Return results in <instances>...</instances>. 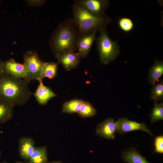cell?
Returning a JSON list of instances; mask_svg holds the SVG:
<instances>
[{"label": "cell", "mask_w": 163, "mask_h": 163, "mask_svg": "<svg viewBox=\"0 0 163 163\" xmlns=\"http://www.w3.org/2000/svg\"><path fill=\"white\" fill-rule=\"evenodd\" d=\"M77 113L81 117L85 118L95 116L97 111L91 104L84 101Z\"/></svg>", "instance_id": "ffe728a7"}, {"label": "cell", "mask_w": 163, "mask_h": 163, "mask_svg": "<svg viewBox=\"0 0 163 163\" xmlns=\"http://www.w3.org/2000/svg\"><path fill=\"white\" fill-rule=\"evenodd\" d=\"M15 163H23L21 161H18L16 162Z\"/></svg>", "instance_id": "4316f807"}, {"label": "cell", "mask_w": 163, "mask_h": 163, "mask_svg": "<svg viewBox=\"0 0 163 163\" xmlns=\"http://www.w3.org/2000/svg\"><path fill=\"white\" fill-rule=\"evenodd\" d=\"M36 148L34 140L31 138L24 137L19 140V154L21 157L24 159L28 160Z\"/></svg>", "instance_id": "4fadbf2b"}, {"label": "cell", "mask_w": 163, "mask_h": 163, "mask_svg": "<svg viewBox=\"0 0 163 163\" xmlns=\"http://www.w3.org/2000/svg\"><path fill=\"white\" fill-rule=\"evenodd\" d=\"M152 86L151 90V99L155 102L162 101L163 99V80L160 82L155 84Z\"/></svg>", "instance_id": "7402d4cb"}, {"label": "cell", "mask_w": 163, "mask_h": 163, "mask_svg": "<svg viewBox=\"0 0 163 163\" xmlns=\"http://www.w3.org/2000/svg\"><path fill=\"white\" fill-rule=\"evenodd\" d=\"M155 151L154 152L163 153V136L161 135L156 137L154 142Z\"/></svg>", "instance_id": "cb8c5ba5"}, {"label": "cell", "mask_w": 163, "mask_h": 163, "mask_svg": "<svg viewBox=\"0 0 163 163\" xmlns=\"http://www.w3.org/2000/svg\"><path fill=\"white\" fill-rule=\"evenodd\" d=\"M0 163H7L6 162H2Z\"/></svg>", "instance_id": "83f0119b"}, {"label": "cell", "mask_w": 163, "mask_h": 163, "mask_svg": "<svg viewBox=\"0 0 163 163\" xmlns=\"http://www.w3.org/2000/svg\"><path fill=\"white\" fill-rule=\"evenodd\" d=\"M29 81L25 79L12 78L4 72L0 73V97L14 106L25 104L32 93L28 87Z\"/></svg>", "instance_id": "7a4b0ae2"}, {"label": "cell", "mask_w": 163, "mask_h": 163, "mask_svg": "<svg viewBox=\"0 0 163 163\" xmlns=\"http://www.w3.org/2000/svg\"><path fill=\"white\" fill-rule=\"evenodd\" d=\"M80 35L72 18H68L59 26L51 41L52 52L57 58L61 54L77 50Z\"/></svg>", "instance_id": "6da1fadb"}, {"label": "cell", "mask_w": 163, "mask_h": 163, "mask_svg": "<svg viewBox=\"0 0 163 163\" xmlns=\"http://www.w3.org/2000/svg\"><path fill=\"white\" fill-rule=\"evenodd\" d=\"M47 163H62L61 162L58 161H53L51 162H48Z\"/></svg>", "instance_id": "484cf974"}, {"label": "cell", "mask_w": 163, "mask_h": 163, "mask_svg": "<svg viewBox=\"0 0 163 163\" xmlns=\"http://www.w3.org/2000/svg\"><path fill=\"white\" fill-rule=\"evenodd\" d=\"M95 132L96 135L108 139H114L117 132L116 121L112 118H107L98 124Z\"/></svg>", "instance_id": "9c48e42d"}, {"label": "cell", "mask_w": 163, "mask_h": 163, "mask_svg": "<svg viewBox=\"0 0 163 163\" xmlns=\"http://www.w3.org/2000/svg\"><path fill=\"white\" fill-rule=\"evenodd\" d=\"M97 31H94L88 34L80 36L77 43V53L81 57L85 58L89 53L93 43L96 39Z\"/></svg>", "instance_id": "30bf717a"}, {"label": "cell", "mask_w": 163, "mask_h": 163, "mask_svg": "<svg viewBox=\"0 0 163 163\" xmlns=\"http://www.w3.org/2000/svg\"><path fill=\"white\" fill-rule=\"evenodd\" d=\"M117 132L120 134L136 130H142L153 136L150 129L144 122H139L129 119L126 117L120 118L116 121Z\"/></svg>", "instance_id": "52a82bcc"}, {"label": "cell", "mask_w": 163, "mask_h": 163, "mask_svg": "<svg viewBox=\"0 0 163 163\" xmlns=\"http://www.w3.org/2000/svg\"><path fill=\"white\" fill-rule=\"evenodd\" d=\"M2 71L10 76L17 79H25L27 74L24 65L16 62L13 59L3 62Z\"/></svg>", "instance_id": "ba28073f"}, {"label": "cell", "mask_w": 163, "mask_h": 163, "mask_svg": "<svg viewBox=\"0 0 163 163\" xmlns=\"http://www.w3.org/2000/svg\"><path fill=\"white\" fill-rule=\"evenodd\" d=\"M77 4L88 13L97 17H102L109 5L108 0H76Z\"/></svg>", "instance_id": "8992f818"}, {"label": "cell", "mask_w": 163, "mask_h": 163, "mask_svg": "<svg viewBox=\"0 0 163 163\" xmlns=\"http://www.w3.org/2000/svg\"><path fill=\"white\" fill-rule=\"evenodd\" d=\"M122 159L127 163H151L134 147L129 148L123 152Z\"/></svg>", "instance_id": "5bb4252c"}, {"label": "cell", "mask_w": 163, "mask_h": 163, "mask_svg": "<svg viewBox=\"0 0 163 163\" xmlns=\"http://www.w3.org/2000/svg\"><path fill=\"white\" fill-rule=\"evenodd\" d=\"M3 62L0 59V73L1 72H3L2 65Z\"/></svg>", "instance_id": "d4e9b609"}, {"label": "cell", "mask_w": 163, "mask_h": 163, "mask_svg": "<svg viewBox=\"0 0 163 163\" xmlns=\"http://www.w3.org/2000/svg\"></svg>", "instance_id": "f546056e"}, {"label": "cell", "mask_w": 163, "mask_h": 163, "mask_svg": "<svg viewBox=\"0 0 163 163\" xmlns=\"http://www.w3.org/2000/svg\"><path fill=\"white\" fill-rule=\"evenodd\" d=\"M24 64L27 71V76L25 78L29 82L32 80H37L39 82L43 80L42 72L44 62L39 58L35 51H28L23 56Z\"/></svg>", "instance_id": "5b68a950"}, {"label": "cell", "mask_w": 163, "mask_h": 163, "mask_svg": "<svg viewBox=\"0 0 163 163\" xmlns=\"http://www.w3.org/2000/svg\"><path fill=\"white\" fill-rule=\"evenodd\" d=\"M73 20L77 27L80 36L88 34L98 30L103 26L110 23L111 19L107 16L95 17L79 6L75 0L72 6Z\"/></svg>", "instance_id": "3957f363"}, {"label": "cell", "mask_w": 163, "mask_h": 163, "mask_svg": "<svg viewBox=\"0 0 163 163\" xmlns=\"http://www.w3.org/2000/svg\"><path fill=\"white\" fill-rule=\"evenodd\" d=\"M118 24L120 28L125 32L130 31L133 27V24L132 21L127 18H120Z\"/></svg>", "instance_id": "603a6c76"}, {"label": "cell", "mask_w": 163, "mask_h": 163, "mask_svg": "<svg viewBox=\"0 0 163 163\" xmlns=\"http://www.w3.org/2000/svg\"><path fill=\"white\" fill-rule=\"evenodd\" d=\"M28 163H47L48 156L46 147L36 148L28 160Z\"/></svg>", "instance_id": "e0dca14e"}, {"label": "cell", "mask_w": 163, "mask_h": 163, "mask_svg": "<svg viewBox=\"0 0 163 163\" xmlns=\"http://www.w3.org/2000/svg\"><path fill=\"white\" fill-rule=\"evenodd\" d=\"M14 106L10 102L0 97V123H5L12 119Z\"/></svg>", "instance_id": "9a60e30c"}, {"label": "cell", "mask_w": 163, "mask_h": 163, "mask_svg": "<svg viewBox=\"0 0 163 163\" xmlns=\"http://www.w3.org/2000/svg\"><path fill=\"white\" fill-rule=\"evenodd\" d=\"M84 101L82 99H73L64 102L62 111L68 114L77 113Z\"/></svg>", "instance_id": "d6986e66"}, {"label": "cell", "mask_w": 163, "mask_h": 163, "mask_svg": "<svg viewBox=\"0 0 163 163\" xmlns=\"http://www.w3.org/2000/svg\"><path fill=\"white\" fill-rule=\"evenodd\" d=\"M1 152L0 151V156H1Z\"/></svg>", "instance_id": "f1b7e54d"}, {"label": "cell", "mask_w": 163, "mask_h": 163, "mask_svg": "<svg viewBox=\"0 0 163 163\" xmlns=\"http://www.w3.org/2000/svg\"><path fill=\"white\" fill-rule=\"evenodd\" d=\"M57 59L58 62L61 64L67 71L76 69L80 61V57L77 53L72 51L63 53Z\"/></svg>", "instance_id": "8fae6325"}, {"label": "cell", "mask_w": 163, "mask_h": 163, "mask_svg": "<svg viewBox=\"0 0 163 163\" xmlns=\"http://www.w3.org/2000/svg\"><path fill=\"white\" fill-rule=\"evenodd\" d=\"M59 64L58 62H44L42 72V78L45 77L50 79L54 78L57 74Z\"/></svg>", "instance_id": "ac0fdd59"}, {"label": "cell", "mask_w": 163, "mask_h": 163, "mask_svg": "<svg viewBox=\"0 0 163 163\" xmlns=\"http://www.w3.org/2000/svg\"><path fill=\"white\" fill-rule=\"evenodd\" d=\"M39 82V84L34 95L39 104L45 105L50 99L56 97L57 95L50 87L44 85L43 80Z\"/></svg>", "instance_id": "7c38bea8"}, {"label": "cell", "mask_w": 163, "mask_h": 163, "mask_svg": "<svg viewBox=\"0 0 163 163\" xmlns=\"http://www.w3.org/2000/svg\"><path fill=\"white\" fill-rule=\"evenodd\" d=\"M163 74V62L155 59L149 71L148 81L150 84L155 85Z\"/></svg>", "instance_id": "2e32d148"}, {"label": "cell", "mask_w": 163, "mask_h": 163, "mask_svg": "<svg viewBox=\"0 0 163 163\" xmlns=\"http://www.w3.org/2000/svg\"><path fill=\"white\" fill-rule=\"evenodd\" d=\"M151 123L162 120L163 119V103L155 102L149 115Z\"/></svg>", "instance_id": "44dd1931"}, {"label": "cell", "mask_w": 163, "mask_h": 163, "mask_svg": "<svg viewBox=\"0 0 163 163\" xmlns=\"http://www.w3.org/2000/svg\"><path fill=\"white\" fill-rule=\"evenodd\" d=\"M99 35L96 38L97 47L100 62L106 65L114 60L120 52L119 45L116 41L110 38L105 26L98 30Z\"/></svg>", "instance_id": "277c9868"}]
</instances>
